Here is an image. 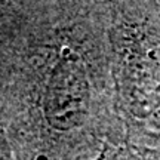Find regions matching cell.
Listing matches in <instances>:
<instances>
[{
	"label": "cell",
	"instance_id": "3957f363",
	"mask_svg": "<svg viewBox=\"0 0 160 160\" xmlns=\"http://www.w3.org/2000/svg\"><path fill=\"white\" fill-rule=\"evenodd\" d=\"M37 160H48V159H46V157H43V156H40V157H39Z\"/></svg>",
	"mask_w": 160,
	"mask_h": 160
},
{
	"label": "cell",
	"instance_id": "6da1fadb",
	"mask_svg": "<svg viewBox=\"0 0 160 160\" xmlns=\"http://www.w3.org/2000/svg\"><path fill=\"white\" fill-rule=\"evenodd\" d=\"M113 28L122 108L139 141H160V25L125 12Z\"/></svg>",
	"mask_w": 160,
	"mask_h": 160
},
{
	"label": "cell",
	"instance_id": "7a4b0ae2",
	"mask_svg": "<svg viewBox=\"0 0 160 160\" xmlns=\"http://www.w3.org/2000/svg\"><path fill=\"white\" fill-rule=\"evenodd\" d=\"M89 104L91 85L85 65L76 53L65 49L46 88V120L58 131L74 129L88 117Z\"/></svg>",
	"mask_w": 160,
	"mask_h": 160
}]
</instances>
